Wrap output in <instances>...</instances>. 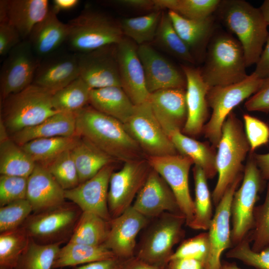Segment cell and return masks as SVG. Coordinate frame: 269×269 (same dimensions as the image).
<instances>
[{
    "label": "cell",
    "mask_w": 269,
    "mask_h": 269,
    "mask_svg": "<svg viewBox=\"0 0 269 269\" xmlns=\"http://www.w3.org/2000/svg\"><path fill=\"white\" fill-rule=\"evenodd\" d=\"M40 61L27 40H22L8 53L0 72L1 102L32 84Z\"/></svg>",
    "instance_id": "5bb4252c"
},
{
    "label": "cell",
    "mask_w": 269,
    "mask_h": 269,
    "mask_svg": "<svg viewBox=\"0 0 269 269\" xmlns=\"http://www.w3.org/2000/svg\"><path fill=\"white\" fill-rule=\"evenodd\" d=\"M137 47L135 42L125 36L116 45L121 87L134 105L147 101L150 96Z\"/></svg>",
    "instance_id": "2e32d148"
},
{
    "label": "cell",
    "mask_w": 269,
    "mask_h": 269,
    "mask_svg": "<svg viewBox=\"0 0 269 269\" xmlns=\"http://www.w3.org/2000/svg\"><path fill=\"white\" fill-rule=\"evenodd\" d=\"M47 0H1L0 22L7 21L27 40L32 29L50 10Z\"/></svg>",
    "instance_id": "cb8c5ba5"
},
{
    "label": "cell",
    "mask_w": 269,
    "mask_h": 269,
    "mask_svg": "<svg viewBox=\"0 0 269 269\" xmlns=\"http://www.w3.org/2000/svg\"><path fill=\"white\" fill-rule=\"evenodd\" d=\"M243 49L239 40L227 33L214 37L210 42L204 66L200 70L211 88L232 85L248 75Z\"/></svg>",
    "instance_id": "277c9868"
},
{
    "label": "cell",
    "mask_w": 269,
    "mask_h": 269,
    "mask_svg": "<svg viewBox=\"0 0 269 269\" xmlns=\"http://www.w3.org/2000/svg\"><path fill=\"white\" fill-rule=\"evenodd\" d=\"M253 155L263 178L265 181L269 180V152L258 154L254 152Z\"/></svg>",
    "instance_id": "91938a15"
},
{
    "label": "cell",
    "mask_w": 269,
    "mask_h": 269,
    "mask_svg": "<svg viewBox=\"0 0 269 269\" xmlns=\"http://www.w3.org/2000/svg\"><path fill=\"white\" fill-rule=\"evenodd\" d=\"M109 2L114 5L131 9L155 11L153 0H116Z\"/></svg>",
    "instance_id": "db71d44e"
},
{
    "label": "cell",
    "mask_w": 269,
    "mask_h": 269,
    "mask_svg": "<svg viewBox=\"0 0 269 269\" xmlns=\"http://www.w3.org/2000/svg\"><path fill=\"white\" fill-rule=\"evenodd\" d=\"M254 216V228L247 237L253 242L252 250L260 252L269 246V182L265 201L255 207Z\"/></svg>",
    "instance_id": "f6af8a7d"
},
{
    "label": "cell",
    "mask_w": 269,
    "mask_h": 269,
    "mask_svg": "<svg viewBox=\"0 0 269 269\" xmlns=\"http://www.w3.org/2000/svg\"><path fill=\"white\" fill-rule=\"evenodd\" d=\"M132 206L148 218L165 212L182 215L170 188L152 168Z\"/></svg>",
    "instance_id": "ffe728a7"
},
{
    "label": "cell",
    "mask_w": 269,
    "mask_h": 269,
    "mask_svg": "<svg viewBox=\"0 0 269 269\" xmlns=\"http://www.w3.org/2000/svg\"><path fill=\"white\" fill-rule=\"evenodd\" d=\"M33 211L27 199L18 200L0 208V232L21 227Z\"/></svg>",
    "instance_id": "bcb514c9"
},
{
    "label": "cell",
    "mask_w": 269,
    "mask_h": 269,
    "mask_svg": "<svg viewBox=\"0 0 269 269\" xmlns=\"http://www.w3.org/2000/svg\"><path fill=\"white\" fill-rule=\"evenodd\" d=\"M137 53L142 63L148 92L168 89H184L186 78L168 59L149 44L138 45Z\"/></svg>",
    "instance_id": "d6986e66"
},
{
    "label": "cell",
    "mask_w": 269,
    "mask_h": 269,
    "mask_svg": "<svg viewBox=\"0 0 269 269\" xmlns=\"http://www.w3.org/2000/svg\"><path fill=\"white\" fill-rule=\"evenodd\" d=\"M124 260L117 258L76 267V269H121Z\"/></svg>",
    "instance_id": "6f0895ef"
},
{
    "label": "cell",
    "mask_w": 269,
    "mask_h": 269,
    "mask_svg": "<svg viewBox=\"0 0 269 269\" xmlns=\"http://www.w3.org/2000/svg\"><path fill=\"white\" fill-rule=\"evenodd\" d=\"M263 80L253 72L240 82L209 89L207 101L212 113L203 132L213 147H217L221 137L222 126L232 110L256 93Z\"/></svg>",
    "instance_id": "52a82bcc"
},
{
    "label": "cell",
    "mask_w": 269,
    "mask_h": 269,
    "mask_svg": "<svg viewBox=\"0 0 269 269\" xmlns=\"http://www.w3.org/2000/svg\"><path fill=\"white\" fill-rule=\"evenodd\" d=\"M253 153L249 152L242 183L235 191L231 203L232 247L245 239L253 230L255 204L265 187V180L257 165Z\"/></svg>",
    "instance_id": "ba28073f"
},
{
    "label": "cell",
    "mask_w": 269,
    "mask_h": 269,
    "mask_svg": "<svg viewBox=\"0 0 269 269\" xmlns=\"http://www.w3.org/2000/svg\"><path fill=\"white\" fill-rule=\"evenodd\" d=\"M27 181V177L0 174V207L26 199Z\"/></svg>",
    "instance_id": "681fc988"
},
{
    "label": "cell",
    "mask_w": 269,
    "mask_h": 269,
    "mask_svg": "<svg viewBox=\"0 0 269 269\" xmlns=\"http://www.w3.org/2000/svg\"><path fill=\"white\" fill-rule=\"evenodd\" d=\"M165 269H204V265L195 259L180 258L170 260Z\"/></svg>",
    "instance_id": "9f6ffc18"
},
{
    "label": "cell",
    "mask_w": 269,
    "mask_h": 269,
    "mask_svg": "<svg viewBox=\"0 0 269 269\" xmlns=\"http://www.w3.org/2000/svg\"><path fill=\"white\" fill-rule=\"evenodd\" d=\"M76 135L75 113L59 112L39 124L11 134L10 137L18 145L21 146L35 139Z\"/></svg>",
    "instance_id": "83f0119b"
},
{
    "label": "cell",
    "mask_w": 269,
    "mask_h": 269,
    "mask_svg": "<svg viewBox=\"0 0 269 269\" xmlns=\"http://www.w3.org/2000/svg\"><path fill=\"white\" fill-rule=\"evenodd\" d=\"M177 152L192 159L195 165L200 167L208 179L217 173L214 147L183 134L181 128L172 122L160 124Z\"/></svg>",
    "instance_id": "d4e9b609"
},
{
    "label": "cell",
    "mask_w": 269,
    "mask_h": 269,
    "mask_svg": "<svg viewBox=\"0 0 269 269\" xmlns=\"http://www.w3.org/2000/svg\"><path fill=\"white\" fill-rule=\"evenodd\" d=\"M10 138V135L3 123L0 120V142L7 140Z\"/></svg>",
    "instance_id": "be15d7a7"
},
{
    "label": "cell",
    "mask_w": 269,
    "mask_h": 269,
    "mask_svg": "<svg viewBox=\"0 0 269 269\" xmlns=\"http://www.w3.org/2000/svg\"><path fill=\"white\" fill-rule=\"evenodd\" d=\"M210 252V242L208 232L184 240L173 252L169 260L188 258L198 260L205 265L208 260Z\"/></svg>",
    "instance_id": "7dc6e473"
},
{
    "label": "cell",
    "mask_w": 269,
    "mask_h": 269,
    "mask_svg": "<svg viewBox=\"0 0 269 269\" xmlns=\"http://www.w3.org/2000/svg\"><path fill=\"white\" fill-rule=\"evenodd\" d=\"M243 173L239 175L228 187L216 206L215 214L208 229L210 252L204 269H219L223 252L232 248L231 239V206L234 194L243 180Z\"/></svg>",
    "instance_id": "ac0fdd59"
},
{
    "label": "cell",
    "mask_w": 269,
    "mask_h": 269,
    "mask_svg": "<svg viewBox=\"0 0 269 269\" xmlns=\"http://www.w3.org/2000/svg\"><path fill=\"white\" fill-rule=\"evenodd\" d=\"M112 164L76 187L65 190V199L78 206L82 212L93 213L110 222L112 217L108 204L110 179L114 172Z\"/></svg>",
    "instance_id": "e0dca14e"
},
{
    "label": "cell",
    "mask_w": 269,
    "mask_h": 269,
    "mask_svg": "<svg viewBox=\"0 0 269 269\" xmlns=\"http://www.w3.org/2000/svg\"><path fill=\"white\" fill-rule=\"evenodd\" d=\"M91 90L79 77L53 94V106L60 112L75 113L89 103Z\"/></svg>",
    "instance_id": "ab89813d"
},
{
    "label": "cell",
    "mask_w": 269,
    "mask_h": 269,
    "mask_svg": "<svg viewBox=\"0 0 269 269\" xmlns=\"http://www.w3.org/2000/svg\"><path fill=\"white\" fill-rule=\"evenodd\" d=\"M22 41L17 32L8 22H0V55L6 56Z\"/></svg>",
    "instance_id": "f5cc1de1"
},
{
    "label": "cell",
    "mask_w": 269,
    "mask_h": 269,
    "mask_svg": "<svg viewBox=\"0 0 269 269\" xmlns=\"http://www.w3.org/2000/svg\"><path fill=\"white\" fill-rule=\"evenodd\" d=\"M149 101L158 122H171L181 128L187 118L186 91L168 89L150 94Z\"/></svg>",
    "instance_id": "f546056e"
},
{
    "label": "cell",
    "mask_w": 269,
    "mask_h": 269,
    "mask_svg": "<svg viewBox=\"0 0 269 269\" xmlns=\"http://www.w3.org/2000/svg\"><path fill=\"white\" fill-rule=\"evenodd\" d=\"M217 10L223 23L237 35L247 67L256 64L269 35L260 9L243 0H225Z\"/></svg>",
    "instance_id": "7a4b0ae2"
},
{
    "label": "cell",
    "mask_w": 269,
    "mask_h": 269,
    "mask_svg": "<svg viewBox=\"0 0 269 269\" xmlns=\"http://www.w3.org/2000/svg\"><path fill=\"white\" fill-rule=\"evenodd\" d=\"M80 2L79 0H54L52 1L51 10L56 14L58 13L71 10L76 7Z\"/></svg>",
    "instance_id": "94428289"
},
{
    "label": "cell",
    "mask_w": 269,
    "mask_h": 269,
    "mask_svg": "<svg viewBox=\"0 0 269 269\" xmlns=\"http://www.w3.org/2000/svg\"><path fill=\"white\" fill-rule=\"evenodd\" d=\"M116 258L104 245L92 246L68 242L60 248L53 269L75 267Z\"/></svg>",
    "instance_id": "1f68e13d"
},
{
    "label": "cell",
    "mask_w": 269,
    "mask_h": 269,
    "mask_svg": "<svg viewBox=\"0 0 269 269\" xmlns=\"http://www.w3.org/2000/svg\"><path fill=\"white\" fill-rule=\"evenodd\" d=\"M109 228V222L98 215L82 212L68 242L92 246L104 245Z\"/></svg>",
    "instance_id": "e575fe53"
},
{
    "label": "cell",
    "mask_w": 269,
    "mask_h": 269,
    "mask_svg": "<svg viewBox=\"0 0 269 269\" xmlns=\"http://www.w3.org/2000/svg\"><path fill=\"white\" fill-rule=\"evenodd\" d=\"M26 199L33 212L59 205L66 199L65 190L47 169L36 163L28 177Z\"/></svg>",
    "instance_id": "484cf974"
},
{
    "label": "cell",
    "mask_w": 269,
    "mask_h": 269,
    "mask_svg": "<svg viewBox=\"0 0 269 269\" xmlns=\"http://www.w3.org/2000/svg\"><path fill=\"white\" fill-rule=\"evenodd\" d=\"M124 126L148 157L178 154L154 115L149 100L135 105L132 115Z\"/></svg>",
    "instance_id": "8fae6325"
},
{
    "label": "cell",
    "mask_w": 269,
    "mask_h": 269,
    "mask_svg": "<svg viewBox=\"0 0 269 269\" xmlns=\"http://www.w3.org/2000/svg\"><path fill=\"white\" fill-rule=\"evenodd\" d=\"M245 107L250 112L269 113V77L263 79L260 88L247 100Z\"/></svg>",
    "instance_id": "816d5d0a"
},
{
    "label": "cell",
    "mask_w": 269,
    "mask_h": 269,
    "mask_svg": "<svg viewBox=\"0 0 269 269\" xmlns=\"http://www.w3.org/2000/svg\"><path fill=\"white\" fill-rule=\"evenodd\" d=\"M219 269H240L239 268L235 263H231L228 262H224L221 263V265Z\"/></svg>",
    "instance_id": "e7e4bbea"
},
{
    "label": "cell",
    "mask_w": 269,
    "mask_h": 269,
    "mask_svg": "<svg viewBox=\"0 0 269 269\" xmlns=\"http://www.w3.org/2000/svg\"><path fill=\"white\" fill-rule=\"evenodd\" d=\"M79 77L77 53L57 51L40 60L32 84L54 94Z\"/></svg>",
    "instance_id": "603a6c76"
},
{
    "label": "cell",
    "mask_w": 269,
    "mask_h": 269,
    "mask_svg": "<svg viewBox=\"0 0 269 269\" xmlns=\"http://www.w3.org/2000/svg\"><path fill=\"white\" fill-rule=\"evenodd\" d=\"M79 136L35 139L20 146L33 161L45 167L64 151L71 149Z\"/></svg>",
    "instance_id": "d6a6232c"
},
{
    "label": "cell",
    "mask_w": 269,
    "mask_h": 269,
    "mask_svg": "<svg viewBox=\"0 0 269 269\" xmlns=\"http://www.w3.org/2000/svg\"><path fill=\"white\" fill-rule=\"evenodd\" d=\"M250 242V240L246 238L233 247L226 253V257L238 259L256 269H269V246L256 252L251 248Z\"/></svg>",
    "instance_id": "c3c4849f"
},
{
    "label": "cell",
    "mask_w": 269,
    "mask_h": 269,
    "mask_svg": "<svg viewBox=\"0 0 269 269\" xmlns=\"http://www.w3.org/2000/svg\"><path fill=\"white\" fill-rule=\"evenodd\" d=\"M162 11H150L140 16L125 18L119 22L124 36L137 45L152 42L159 23Z\"/></svg>",
    "instance_id": "f35d334b"
},
{
    "label": "cell",
    "mask_w": 269,
    "mask_h": 269,
    "mask_svg": "<svg viewBox=\"0 0 269 269\" xmlns=\"http://www.w3.org/2000/svg\"><path fill=\"white\" fill-rule=\"evenodd\" d=\"M62 244H42L30 238L15 269H54Z\"/></svg>",
    "instance_id": "7bdbcfd3"
},
{
    "label": "cell",
    "mask_w": 269,
    "mask_h": 269,
    "mask_svg": "<svg viewBox=\"0 0 269 269\" xmlns=\"http://www.w3.org/2000/svg\"><path fill=\"white\" fill-rule=\"evenodd\" d=\"M30 239L22 226L0 233V269H15Z\"/></svg>",
    "instance_id": "60d3db41"
},
{
    "label": "cell",
    "mask_w": 269,
    "mask_h": 269,
    "mask_svg": "<svg viewBox=\"0 0 269 269\" xmlns=\"http://www.w3.org/2000/svg\"><path fill=\"white\" fill-rule=\"evenodd\" d=\"M153 43L163 51L183 61L194 63L193 55L176 31L167 13L162 12Z\"/></svg>",
    "instance_id": "74e56055"
},
{
    "label": "cell",
    "mask_w": 269,
    "mask_h": 269,
    "mask_svg": "<svg viewBox=\"0 0 269 269\" xmlns=\"http://www.w3.org/2000/svg\"><path fill=\"white\" fill-rule=\"evenodd\" d=\"M158 217L145 234L135 257L165 269L174 252L173 247L184 236L186 219L182 214L168 212Z\"/></svg>",
    "instance_id": "30bf717a"
},
{
    "label": "cell",
    "mask_w": 269,
    "mask_h": 269,
    "mask_svg": "<svg viewBox=\"0 0 269 269\" xmlns=\"http://www.w3.org/2000/svg\"><path fill=\"white\" fill-rule=\"evenodd\" d=\"M71 152L77 169L80 183L91 178L105 166L116 161L89 141L80 136Z\"/></svg>",
    "instance_id": "4dcf8cb0"
},
{
    "label": "cell",
    "mask_w": 269,
    "mask_h": 269,
    "mask_svg": "<svg viewBox=\"0 0 269 269\" xmlns=\"http://www.w3.org/2000/svg\"><path fill=\"white\" fill-rule=\"evenodd\" d=\"M254 73L261 79L269 77V35Z\"/></svg>",
    "instance_id": "11a10c76"
},
{
    "label": "cell",
    "mask_w": 269,
    "mask_h": 269,
    "mask_svg": "<svg viewBox=\"0 0 269 269\" xmlns=\"http://www.w3.org/2000/svg\"><path fill=\"white\" fill-rule=\"evenodd\" d=\"M77 55L80 77L92 90L121 87L116 45Z\"/></svg>",
    "instance_id": "9a60e30c"
},
{
    "label": "cell",
    "mask_w": 269,
    "mask_h": 269,
    "mask_svg": "<svg viewBox=\"0 0 269 269\" xmlns=\"http://www.w3.org/2000/svg\"><path fill=\"white\" fill-rule=\"evenodd\" d=\"M46 168L64 190L74 188L80 184L71 149L59 155Z\"/></svg>",
    "instance_id": "ee69618b"
},
{
    "label": "cell",
    "mask_w": 269,
    "mask_h": 269,
    "mask_svg": "<svg viewBox=\"0 0 269 269\" xmlns=\"http://www.w3.org/2000/svg\"><path fill=\"white\" fill-rule=\"evenodd\" d=\"M121 269H163L146 263L136 257L124 260Z\"/></svg>",
    "instance_id": "680465c9"
},
{
    "label": "cell",
    "mask_w": 269,
    "mask_h": 269,
    "mask_svg": "<svg viewBox=\"0 0 269 269\" xmlns=\"http://www.w3.org/2000/svg\"><path fill=\"white\" fill-rule=\"evenodd\" d=\"M89 103L97 111L123 124L131 117L135 108L128 96L119 86L92 89Z\"/></svg>",
    "instance_id": "f1b7e54d"
},
{
    "label": "cell",
    "mask_w": 269,
    "mask_h": 269,
    "mask_svg": "<svg viewBox=\"0 0 269 269\" xmlns=\"http://www.w3.org/2000/svg\"><path fill=\"white\" fill-rule=\"evenodd\" d=\"M151 169L147 159L140 158L124 162L120 170L112 173L108 194L112 219L120 215L132 205Z\"/></svg>",
    "instance_id": "7c38bea8"
},
{
    "label": "cell",
    "mask_w": 269,
    "mask_h": 269,
    "mask_svg": "<svg viewBox=\"0 0 269 269\" xmlns=\"http://www.w3.org/2000/svg\"><path fill=\"white\" fill-rule=\"evenodd\" d=\"M68 27L50 9L46 17L32 29L27 40L35 54L42 59L57 52L68 38Z\"/></svg>",
    "instance_id": "4316f807"
},
{
    "label": "cell",
    "mask_w": 269,
    "mask_h": 269,
    "mask_svg": "<svg viewBox=\"0 0 269 269\" xmlns=\"http://www.w3.org/2000/svg\"></svg>",
    "instance_id": "03108f58"
},
{
    "label": "cell",
    "mask_w": 269,
    "mask_h": 269,
    "mask_svg": "<svg viewBox=\"0 0 269 269\" xmlns=\"http://www.w3.org/2000/svg\"><path fill=\"white\" fill-rule=\"evenodd\" d=\"M148 222V218L131 206L109 222V231L104 245L119 259L133 257L136 236Z\"/></svg>",
    "instance_id": "44dd1931"
},
{
    "label": "cell",
    "mask_w": 269,
    "mask_h": 269,
    "mask_svg": "<svg viewBox=\"0 0 269 269\" xmlns=\"http://www.w3.org/2000/svg\"><path fill=\"white\" fill-rule=\"evenodd\" d=\"M82 212L74 203L64 202L31 214L21 226L37 243L68 242Z\"/></svg>",
    "instance_id": "9c48e42d"
},
{
    "label": "cell",
    "mask_w": 269,
    "mask_h": 269,
    "mask_svg": "<svg viewBox=\"0 0 269 269\" xmlns=\"http://www.w3.org/2000/svg\"><path fill=\"white\" fill-rule=\"evenodd\" d=\"M186 81L187 118L182 133L195 136L203 131L208 115L207 95L210 87L204 81L200 69L182 65Z\"/></svg>",
    "instance_id": "7402d4cb"
},
{
    "label": "cell",
    "mask_w": 269,
    "mask_h": 269,
    "mask_svg": "<svg viewBox=\"0 0 269 269\" xmlns=\"http://www.w3.org/2000/svg\"><path fill=\"white\" fill-rule=\"evenodd\" d=\"M167 13L176 31L192 53L207 40L211 33L213 26L212 16L196 20L185 18L171 10Z\"/></svg>",
    "instance_id": "836d02e7"
},
{
    "label": "cell",
    "mask_w": 269,
    "mask_h": 269,
    "mask_svg": "<svg viewBox=\"0 0 269 269\" xmlns=\"http://www.w3.org/2000/svg\"><path fill=\"white\" fill-rule=\"evenodd\" d=\"M155 11H174L191 19H203L211 16L217 9L219 0H153Z\"/></svg>",
    "instance_id": "b9f144b4"
},
{
    "label": "cell",
    "mask_w": 269,
    "mask_h": 269,
    "mask_svg": "<svg viewBox=\"0 0 269 269\" xmlns=\"http://www.w3.org/2000/svg\"><path fill=\"white\" fill-rule=\"evenodd\" d=\"M195 185L194 215L190 228L208 230L213 218L211 196L207 178L203 170L195 165L193 168Z\"/></svg>",
    "instance_id": "8d00e7d4"
},
{
    "label": "cell",
    "mask_w": 269,
    "mask_h": 269,
    "mask_svg": "<svg viewBox=\"0 0 269 269\" xmlns=\"http://www.w3.org/2000/svg\"><path fill=\"white\" fill-rule=\"evenodd\" d=\"M245 132L250 146V152H254L260 146L269 142V126L252 116L243 115Z\"/></svg>",
    "instance_id": "f907efd6"
},
{
    "label": "cell",
    "mask_w": 269,
    "mask_h": 269,
    "mask_svg": "<svg viewBox=\"0 0 269 269\" xmlns=\"http://www.w3.org/2000/svg\"><path fill=\"white\" fill-rule=\"evenodd\" d=\"M36 163L20 146L10 137L0 142V173L28 178Z\"/></svg>",
    "instance_id": "d590c367"
},
{
    "label": "cell",
    "mask_w": 269,
    "mask_h": 269,
    "mask_svg": "<svg viewBox=\"0 0 269 269\" xmlns=\"http://www.w3.org/2000/svg\"><path fill=\"white\" fill-rule=\"evenodd\" d=\"M76 134L116 161L142 158V150L118 120L86 106L75 113Z\"/></svg>",
    "instance_id": "6da1fadb"
},
{
    "label": "cell",
    "mask_w": 269,
    "mask_h": 269,
    "mask_svg": "<svg viewBox=\"0 0 269 269\" xmlns=\"http://www.w3.org/2000/svg\"><path fill=\"white\" fill-rule=\"evenodd\" d=\"M150 167L166 181L173 193L180 210L190 227L194 215V201L190 193L188 176L194 162L190 158L177 154L148 157Z\"/></svg>",
    "instance_id": "4fadbf2b"
},
{
    "label": "cell",
    "mask_w": 269,
    "mask_h": 269,
    "mask_svg": "<svg viewBox=\"0 0 269 269\" xmlns=\"http://www.w3.org/2000/svg\"><path fill=\"white\" fill-rule=\"evenodd\" d=\"M53 93L34 84L7 97L2 103L0 120L11 134L35 126L60 112L52 103Z\"/></svg>",
    "instance_id": "5b68a950"
},
{
    "label": "cell",
    "mask_w": 269,
    "mask_h": 269,
    "mask_svg": "<svg viewBox=\"0 0 269 269\" xmlns=\"http://www.w3.org/2000/svg\"><path fill=\"white\" fill-rule=\"evenodd\" d=\"M67 41L76 53L116 45L124 38L120 22L102 12L84 9L67 23Z\"/></svg>",
    "instance_id": "8992f818"
},
{
    "label": "cell",
    "mask_w": 269,
    "mask_h": 269,
    "mask_svg": "<svg viewBox=\"0 0 269 269\" xmlns=\"http://www.w3.org/2000/svg\"><path fill=\"white\" fill-rule=\"evenodd\" d=\"M217 148L216 166L218 177L212 195L216 206L228 187L243 173V163L251 150L243 123L233 112L223 124Z\"/></svg>",
    "instance_id": "3957f363"
},
{
    "label": "cell",
    "mask_w": 269,
    "mask_h": 269,
    "mask_svg": "<svg viewBox=\"0 0 269 269\" xmlns=\"http://www.w3.org/2000/svg\"><path fill=\"white\" fill-rule=\"evenodd\" d=\"M259 9L267 25L269 26V0H265Z\"/></svg>",
    "instance_id": "6125c7cd"
}]
</instances>
